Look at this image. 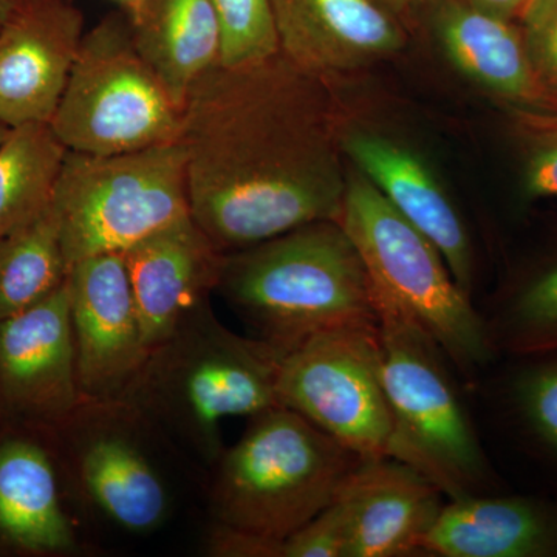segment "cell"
I'll return each instance as SVG.
<instances>
[{"label":"cell","instance_id":"1","mask_svg":"<svg viewBox=\"0 0 557 557\" xmlns=\"http://www.w3.org/2000/svg\"><path fill=\"white\" fill-rule=\"evenodd\" d=\"M324 78L284 54L215 65L189 91L178 143L189 212L222 255L338 220L347 174Z\"/></svg>","mask_w":557,"mask_h":557},{"label":"cell","instance_id":"2","mask_svg":"<svg viewBox=\"0 0 557 557\" xmlns=\"http://www.w3.org/2000/svg\"><path fill=\"white\" fill-rule=\"evenodd\" d=\"M276 347L233 332L207 302L150 348L123 398L161 434L214 467L222 423L281 406Z\"/></svg>","mask_w":557,"mask_h":557},{"label":"cell","instance_id":"3","mask_svg":"<svg viewBox=\"0 0 557 557\" xmlns=\"http://www.w3.org/2000/svg\"><path fill=\"white\" fill-rule=\"evenodd\" d=\"M215 292L282 354L336 330H376L368 271L338 220L225 255Z\"/></svg>","mask_w":557,"mask_h":557},{"label":"cell","instance_id":"4","mask_svg":"<svg viewBox=\"0 0 557 557\" xmlns=\"http://www.w3.org/2000/svg\"><path fill=\"white\" fill-rule=\"evenodd\" d=\"M248 420L212 467V518L284 544L335 500L364 457L285 406Z\"/></svg>","mask_w":557,"mask_h":557},{"label":"cell","instance_id":"5","mask_svg":"<svg viewBox=\"0 0 557 557\" xmlns=\"http://www.w3.org/2000/svg\"><path fill=\"white\" fill-rule=\"evenodd\" d=\"M338 222L357 247L373 295L394 304L445 351L467 380L491 361L485 318L457 284L440 249L361 172L347 175Z\"/></svg>","mask_w":557,"mask_h":557},{"label":"cell","instance_id":"6","mask_svg":"<svg viewBox=\"0 0 557 557\" xmlns=\"http://www.w3.org/2000/svg\"><path fill=\"white\" fill-rule=\"evenodd\" d=\"M373 300L381 381L394 420V458L431 479L448 500L478 496L487 461L446 368L449 359L408 314L380 296Z\"/></svg>","mask_w":557,"mask_h":557},{"label":"cell","instance_id":"7","mask_svg":"<svg viewBox=\"0 0 557 557\" xmlns=\"http://www.w3.org/2000/svg\"><path fill=\"white\" fill-rule=\"evenodd\" d=\"M51 209L69 271L127 249L189 215L185 150L177 141L94 156L67 150Z\"/></svg>","mask_w":557,"mask_h":557},{"label":"cell","instance_id":"8","mask_svg":"<svg viewBox=\"0 0 557 557\" xmlns=\"http://www.w3.org/2000/svg\"><path fill=\"white\" fill-rule=\"evenodd\" d=\"M183 109L135 46L127 16L84 33L51 120L73 152L112 156L177 141Z\"/></svg>","mask_w":557,"mask_h":557},{"label":"cell","instance_id":"9","mask_svg":"<svg viewBox=\"0 0 557 557\" xmlns=\"http://www.w3.org/2000/svg\"><path fill=\"white\" fill-rule=\"evenodd\" d=\"M152 428L124 399H83L46 432L61 474L84 504L139 536L160 530L172 508L171 487L148 445Z\"/></svg>","mask_w":557,"mask_h":557},{"label":"cell","instance_id":"10","mask_svg":"<svg viewBox=\"0 0 557 557\" xmlns=\"http://www.w3.org/2000/svg\"><path fill=\"white\" fill-rule=\"evenodd\" d=\"M376 330L321 333L287 351L277 397L281 406L359 456L394 458V420L381 381Z\"/></svg>","mask_w":557,"mask_h":557},{"label":"cell","instance_id":"11","mask_svg":"<svg viewBox=\"0 0 557 557\" xmlns=\"http://www.w3.org/2000/svg\"><path fill=\"white\" fill-rule=\"evenodd\" d=\"M83 399L67 277L49 298L0 321V424L49 432Z\"/></svg>","mask_w":557,"mask_h":557},{"label":"cell","instance_id":"12","mask_svg":"<svg viewBox=\"0 0 557 557\" xmlns=\"http://www.w3.org/2000/svg\"><path fill=\"white\" fill-rule=\"evenodd\" d=\"M69 292L81 394L121 399L149 354L123 255L75 263Z\"/></svg>","mask_w":557,"mask_h":557},{"label":"cell","instance_id":"13","mask_svg":"<svg viewBox=\"0 0 557 557\" xmlns=\"http://www.w3.org/2000/svg\"><path fill=\"white\" fill-rule=\"evenodd\" d=\"M83 36L73 0H22L0 24V123H51Z\"/></svg>","mask_w":557,"mask_h":557},{"label":"cell","instance_id":"14","mask_svg":"<svg viewBox=\"0 0 557 557\" xmlns=\"http://www.w3.org/2000/svg\"><path fill=\"white\" fill-rule=\"evenodd\" d=\"M341 150L399 214L435 245L465 293L474 287V252L460 212L412 149L369 131L338 132Z\"/></svg>","mask_w":557,"mask_h":557},{"label":"cell","instance_id":"15","mask_svg":"<svg viewBox=\"0 0 557 557\" xmlns=\"http://www.w3.org/2000/svg\"><path fill=\"white\" fill-rule=\"evenodd\" d=\"M123 258L150 350L209 302L225 255L189 214L134 245Z\"/></svg>","mask_w":557,"mask_h":557},{"label":"cell","instance_id":"16","mask_svg":"<svg viewBox=\"0 0 557 557\" xmlns=\"http://www.w3.org/2000/svg\"><path fill=\"white\" fill-rule=\"evenodd\" d=\"M0 431V552L49 557L72 553L75 525L62 497L61 468L49 435Z\"/></svg>","mask_w":557,"mask_h":557},{"label":"cell","instance_id":"17","mask_svg":"<svg viewBox=\"0 0 557 557\" xmlns=\"http://www.w3.org/2000/svg\"><path fill=\"white\" fill-rule=\"evenodd\" d=\"M336 497L350 531L347 557L420 556L445 505L431 479L392 457L364 458Z\"/></svg>","mask_w":557,"mask_h":557},{"label":"cell","instance_id":"18","mask_svg":"<svg viewBox=\"0 0 557 557\" xmlns=\"http://www.w3.org/2000/svg\"><path fill=\"white\" fill-rule=\"evenodd\" d=\"M281 53L319 78L386 60L405 47L392 14L373 0H270Z\"/></svg>","mask_w":557,"mask_h":557},{"label":"cell","instance_id":"19","mask_svg":"<svg viewBox=\"0 0 557 557\" xmlns=\"http://www.w3.org/2000/svg\"><path fill=\"white\" fill-rule=\"evenodd\" d=\"M435 33L450 64L483 90L522 109H557L534 73L520 27L511 20L460 0H440Z\"/></svg>","mask_w":557,"mask_h":557},{"label":"cell","instance_id":"20","mask_svg":"<svg viewBox=\"0 0 557 557\" xmlns=\"http://www.w3.org/2000/svg\"><path fill=\"white\" fill-rule=\"evenodd\" d=\"M420 556H557V508L525 497L448 500L421 542Z\"/></svg>","mask_w":557,"mask_h":557},{"label":"cell","instance_id":"21","mask_svg":"<svg viewBox=\"0 0 557 557\" xmlns=\"http://www.w3.org/2000/svg\"><path fill=\"white\" fill-rule=\"evenodd\" d=\"M126 11L139 53L185 109L197 81L219 65L220 32L211 0H141Z\"/></svg>","mask_w":557,"mask_h":557},{"label":"cell","instance_id":"22","mask_svg":"<svg viewBox=\"0 0 557 557\" xmlns=\"http://www.w3.org/2000/svg\"><path fill=\"white\" fill-rule=\"evenodd\" d=\"M67 150L49 123L11 127L0 143V239L50 207Z\"/></svg>","mask_w":557,"mask_h":557},{"label":"cell","instance_id":"23","mask_svg":"<svg viewBox=\"0 0 557 557\" xmlns=\"http://www.w3.org/2000/svg\"><path fill=\"white\" fill-rule=\"evenodd\" d=\"M69 277L60 228L50 207L0 239V321L49 298Z\"/></svg>","mask_w":557,"mask_h":557},{"label":"cell","instance_id":"24","mask_svg":"<svg viewBox=\"0 0 557 557\" xmlns=\"http://www.w3.org/2000/svg\"><path fill=\"white\" fill-rule=\"evenodd\" d=\"M485 324L494 350L496 344L518 351L557 347V263L530 278Z\"/></svg>","mask_w":557,"mask_h":557},{"label":"cell","instance_id":"25","mask_svg":"<svg viewBox=\"0 0 557 557\" xmlns=\"http://www.w3.org/2000/svg\"><path fill=\"white\" fill-rule=\"evenodd\" d=\"M220 32L219 65L245 67L281 53L270 0H211Z\"/></svg>","mask_w":557,"mask_h":557},{"label":"cell","instance_id":"26","mask_svg":"<svg viewBox=\"0 0 557 557\" xmlns=\"http://www.w3.org/2000/svg\"><path fill=\"white\" fill-rule=\"evenodd\" d=\"M519 17L534 73L557 101V0H527Z\"/></svg>","mask_w":557,"mask_h":557},{"label":"cell","instance_id":"27","mask_svg":"<svg viewBox=\"0 0 557 557\" xmlns=\"http://www.w3.org/2000/svg\"><path fill=\"white\" fill-rule=\"evenodd\" d=\"M515 395L534 434L557 453V362L522 373L516 381Z\"/></svg>","mask_w":557,"mask_h":557},{"label":"cell","instance_id":"28","mask_svg":"<svg viewBox=\"0 0 557 557\" xmlns=\"http://www.w3.org/2000/svg\"><path fill=\"white\" fill-rule=\"evenodd\" d=\"M350 531L338 497L285 539L282 557H347Z\"/></svg>","mask_w":557,"mask_h":557},{"label":"cell","instance_id":"29","mask_svg":"<svg viewBox=\"0 0 557 557\" xmlns=\"http://www.w3.org/2000/svg\"><path fill=\"white\" fill-rule=\"evenodd\" d=\"M548 127L531 150L523 172V190L530 199L557 197V123Z\"/></svg>","mask_w":557,"mask_h":557},{"label":"cell","instance_id":"30","mask_svg":"<svg viewBox=\"0 0 557 557\" xmlns=\"http://www.w3.org/2000/svg\"><path fill=\"white\" fill-rule=\"evenodd\" d=\"M282 545L218 522L207 537L208 555L219 557H282Z\"/></svg>","mask_w":557,"mask_h":557},{"label":"cell","instance_id":"31","mask_svg":"<svg viewBox=\"0 0 557 557\" xmlns=\"http://www.w3.org/2000/svg\"><path fill=\"white\" fill-rule=\"evenodd\" d=\"M472 9L485 11L494 16L515 20L525 7L527 0H460Z\"/></svg>","mask_w":557,"mask_h":557},{"label":"cell","instance_id":"32","mask_svg":"<svg viewBox=\"0 0 557 557\" xmlns=\"http://www.w3.org/2000/svg\"><path fill=\"white\" fill-rule=\"evenodd\" d=\"M373 2L380 5L381 9L386 10L392 16L397 17L417 10L418 7L423 5L429 0H373Z\"/></svg>","mask_w":557,"mask_h":557},{"label":"cell","instance_id":"33","mask_svg":"<svg viewBox=\"0 0 557 557\" xmlns=\"http://www.w3.org/2000/svg\"><path fill=\"white\" fill-rule=\"evenodd\" d=\"M21 2L22 0H0V24L9 20Z\"/></svg>","mask_w":557,"mask_h":557},{"label":"cell","instance_id":"34","mask_svg":"<svg viewBox=\"0 0 557 557\" xmlns=\"http://www.w3.org/2000/svg\"><path fill=\"white\" fill-rule=\"evenodd\" d=\"M10 129L11 127L5 126V124L3 123H0V143H2L3 139H5L7 135H9Z\"/></svg>","mask_w":557,"mask_h":557},{"label":"cell","instance_id":"35","mask_svg":"<svg viewBox=\"0 0 557 557\" xmlns=\"http://www.w3.org/2000/svg\"><path fill=\"white\" fill-rule=\"evenodd\" d=\"M116 2L123 3L124 9L135 5V3L141 2V0H116Z\"/></svg>","mask_w":557,"mask_h":557}]
</instances>
